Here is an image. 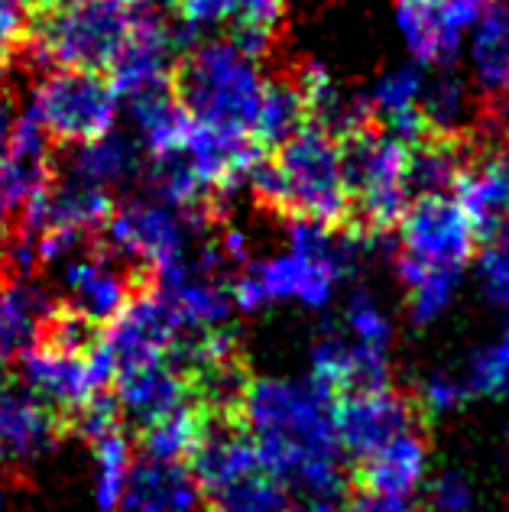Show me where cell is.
<instances>
[{
  "label": "cell",
  "instance_id": "cell-32",
  "mask_svg": "<svg viewBox=\"0 0 509 512\" xmlns=\"http://www.w3.org/2000/svg\"><path fill=\"white\" fill-rule=\"evenodd\" d=\"M308 124L305 117V98L299 91L296 75H279V78H266L263 85V98L257 107V117H253V130L250 137L257 146H276L286 143L292 133L302 130Z\"/></svg>",
  "mask_w": 509,
  "mask_h": 512
},
{
  "label": "cell",
  "instance_id": "cell-12",
  "mask_svg": "<svg viewBox=\"0 0 509 512\" xmlns=\"http://www.w3.org/2000/svg\"><path fill=\"white\" fill-rule=\"evenodd\" d=\"M137 292V276L111 250H78L56 266V299L65 312L88 321L91 328H104L107 321L124 312V305Z\"/></svg>",
  "mask_w": 509,
  "mask_h": 512
},
{
  "label": "cell",
  "instance_id": "cell-44",
  "mask_svg": "<svg viewBox=\"0 0 509 512\" xmlns=\"http://www.w3.org/2000/svg\"><path fill=\"white\" fill-rule=\"evenodd\" d=\"M17 107H13V98L7 94V88L0 85V156H4L7 150V143H10V133H13V124H17ZM7 218V208H4V201H0V221Z\"/></svg>",
  "mask_w": 509,
  "mask_h": 512
},
{
  "label": "cell",
  "instance_id": "cell-4",
  "mask_svg": "<svg viewBox=\"0 0 509 512\" xmlns=\"http://www.w3.org/2000/svg\"><path fill=\"white\" fill-rule=\"evenodd\" d=\"M263 65L227 36H205L179 56L172 91L195 124L250 137L263 98ZM253 140V137H250Z\"/></svg>",
  "mask_w": 509,
  "mask_h": 512
},
{
  "label": "cell",
  "instance_id": "cell-31",
  "mask_svg": "<svg viewBox=\"0 0 509 512\" xmlns=\"http://www.w3.org/2000/svg\"><path fill=\"white\" fill-rule=\"evenodd\" d=\"M477 91L467 75L451 69H428L422 91V117L428 133L435 137H461L477 114Z\"/></svg>",
  "mask_w": 509,
  "mask_h": 512
},
{
  "label": "cell",
  "instance_id": "cell-14",
  "mask_svg": "<svg viewBox=\"0 0 509 512\" xmlns=\"http://www.w3.org/2000/svg\"><path fill=\"white\" fill-rule=\"evenodd\" d=\"M179 36L205 39L224 33L234 46L263 59L286 17V0H179Z\"/></svg>",
  "mask_w": 509,
  "mask_h": 512
},
{
  "label": "cell",
  "instance_id": "cell-19",
  "mask_svg": "<svg viewBox=\"0 0 509 512\" xmlns=\"http://www.w3.org/2000/svg\"><path fill=\"white\" fill-rule=\"evenodd\" d=\"M56 289L36 273H0V363H13L46 341L59 315Z\"/></svg>",
  "mask_w": 509,
  "mask_h": 512
},
{
  "label": "cell",
  "instance_id": "cell-3",
  "mask_svg": "<svg viewBox=\"0 0 509 512\" xmlns=\"http://www.w3.org/2000/svg\"><path fill=\"white\" fill-rule=\"evenodd\" d=\"M247 188L263 208L289 218L347 224L354 211L344 146L315 124H305L286 143H279L273 159H260Z\"/></svg>",
  "mask_w": 509,
  "mask_h": 512
},
{
  "label": "cell",
  "instance_id": "cell-1",
  "mask_svg": "<svg viewBox=\"0 0 509 512\" xmlns=\"http://www.w3.org/2000/svg\"><path fill=\"white\" fill-rule=\"evenodd\" d=\"M334 402L338 396L305 373L250 376L237 406V422L250 435L263 470L302 500H338L347 483Z\"/></svg>",
  "mask_w": 509,
  "mask_h": 512
},
{
  "label": "cell",
  "instance_id": "cell-47",
  "mask_svg": "<svg viewBox=\"0 0 509 512\" xmlns=\"http://www.w3.org/2000/svg\"><path fill=\"white\" fill-rule=\"evenodd\" d=\"M428 512H432V509H428Z\"/></svg>",
  "mask_w": 509,
  "mask_h": 512
},
{
  "label": "cell",
  "instance_id": "cell-37",
  "mask_svg": "<svg viewBox=\"0 0 509 512\" xmlns=\"http://www.w3.org/2000/svg\"><path fill=\"white\" fill-rule=\"evenodd\" d=\"M474 269L480 289H484V299L497 312L509 315V218L480 237Z\"/></svg>",
  "mask_w": 509,
  "mask_h": 512
},
{
  "label": "cell",
  "instance_id": "cell-45",
  "mask_svg": "<svg viewBox=\"0 0 509 512\" xmlns=\"http://www.w3.org/2000/svg\"><path fill=\"white\" fill-rule=\"evenodd\" d=\"M0 512H17V506H13V500H10V493L0 487Z\"/></svg>",
  "mask_w": 509,
  "mask_h": 512
},
{
  "label": "cell",
  "instance_id": "cell-35",
  "mask_svg": "<svg viewBox=\"0 0 509 512\" xmlns=\"http://www.w3.org/2000/svg\"><path fill=\"white\" fill-rule=\"evenodd\" d=\"M338 328L351 341L364 344V347H377V350H390L393 338H396V321L390 315V308H386L380 295L367 286H354L347 292V299L341 305Z\"/></svg>",
  "mask_w": 509,
  "mask_h": 512
},
{
  "label": "cell",
  "instance_id": "cell-13",
  "mask_svg": "<svg viewBox=\"0 0 509 512\" xmlns=\"http://www.w3.org/2000/svg\"><path fill=\"white\" fill-rule=\"evenodd\" d=\"M179 338L182 328L163 295L156 289H137L124 305V312L104 325L98 334V347L111 363V373H120L159 357H172Z\"/></svg>",
  "mask_w": 509,
  "mask_h": 512
},
{
  "label": "cell",
  "instance_id": "cell-22",
  "mask_svg": "<svg viewBox=\"0 0 509 512\" xmlns=\"http://www.w3.org/2000/svg\"><path fill=\"white\" fill-rule=\"evenodd\" d=\"M428 69L415 62H399L383 69L377 78L364 88L370 124L390 133L403 143H419L428 137L425 117H422V91H425Z\"/></svg>",
  "mask_w": 509,
  "mask_h": 512
},
{
  "label": "cell",
  "instance_id": "cell-17",
  "mask_svg": "<svg viewBox=\"0 0 509 512\" xmlns=\"http://www.w3.org/2000/svg\"><path fill=\"white\" fill-rule=\"evenodd\" d=\"M415 419L419 412H415L412 399L406 393H396L390 383L344 393L334 402V425H338V441L347 461H360L370 451H377L399 431L419 425Z\"/></svg>",
  "mask_w": 509,
  "mask_h": 512
},
{
  "label": "cell",
  "instance_id": "cell-30",
  "mask_svg": "<svg viewBox=\"0 0 509 512\" xmlns=\"http://www.w3.org/2000/svg\"><path fill=\"white\" fill-rule=\"evenodd\" d=\"M69 169L78 179L104 188V192H124V188L143 182L146 156L130 133H104L98 140L72 146Z\"/></svg>",
  "mask_w": 509,
  "mask_h": 512
},
{
  "label": "cell",
  "instance_id": "cell-25",
  "mask_svg": "<svg viewBox=\"0 0 509 512\" xmlns=\"http://www.w3.org/2000/svg\"><path fill=\"white\" fill-rule=\"evenodd\" d=\"M464 75L484 104L509 98V0H490L464 39Z\"/></svg>",
  "mask_w": 509,
  "mask_h": 512
},
{
  "label": "cell",
  "instance_id": "cell-42",
  "mask_svg": "<svg viewBox=\"0 0 509 512\" xmlns=\"http://www.w3.org/2000/svg\"><path fill=\"white\" fill-rule=\"evenodd\" d=\"M432 512H471L474 509V487L461 470H441L425 483Z\"/></svg>",
  "mask_w": 509,
  "mask_h": 512
},
{
  "label": "cell",
  "instance_id": "cell-43",
  "mask_svg": "<svg viewBox=\"0 0 509 512\" xmlns=\"http://www.w3.org/2000/svg\"><path fill=\"white\" fill-rule=\"evenodd\" d=\"M344 512H412L409 500H393V496H377L360 490L351 503L344 506Z\"/></svg>",
  "mask_w": 509,
  "mask_h": 512
},
{
  "label": "cell",
  "instance_id": "cell-29",
  "mask_svg": "<svg viewBox=\"0 0 509 512\" xmlns=\"http://www.w3.org/2000/svg\"><path fill=\"white\" fill-rule=\"evenodd\" d=\"M120 114L127 117V133L143 150L146 159L176 153L185 140V133L192 127V117L185 114V107L176 98L172 85L124 98L120 101Z\"/></svg>",
  "mask_w": 509,
  "mask_h": 512
},
{
  "label": "cell",
  "instance_id": "cell-9",
  "mask_svg": "<svg viewBox=\"0 0 509 512\" xmlns=\"http://www.w3.org/2000/svg\"><path fill=\"white\" fill-rule=\"evenodd\" d=\"M26 114L49 133V140L78 146L117 127L120 98L101 72L49 69L33 85Z\"/></svg>",
  "mask_w": 509,
  "mask_h": 512
},
{
  "label": "cell",
  "instance_id": "cell-16",
  "mask_svg": "<svg viewBox=\"0 0 509 512\" xmlns=\"http://www.w3.org/2000/svg\"><path fill=\"white\" fill-rule=\"evenodd\" d=\"M179 43V30H172L156 10L143 7L127 43L120 46L114 62L107 65V82L114 85L117 98L124 101L140 91L169 88L179 62Z\"/></svg>",
  "mask_w": 509,
  "mask_h": 512
},
{
  "label": "cell",
  "instance_id": "cell-20",
  "mask_svg": "<svg viewBox=\"0 0 509 512\" xmlns=\"http://www.w3.org/2000/svg\"><path fill=\"white\" fill-rule=\"evenodd\" d=\"M428 477H432V448H428V438L422 435L419 425L399 431L396 438L357 461L360 490L393 496V500L419 496Z\"/></svg>",
  "mask_w": 509,
  "mask_h": 512
},
{
  "label": "cell",
  "instance_id": "cell-10",
  "mask_svg": "<svg viewBox=\"0 0 509 512\" xmlns=\"http://www.w3.org/2000/svg\"><path fill=\"white\" fill-rule=\"evenodd\" d=\"M17 383L36 402H43L59 419H72L88 402L111 393V363L101 354L98 341L88 350H62L52 344H39L20 360Z\"/></svg>",
  "mask_w": 509,
  "mask_h": 512
},
{
  "label": "cell",
  "instance_id": "cell-7",
  "mask_svg": "<svg viewBox=\"0 0 509 512\" xmlns=\"http://www.w3.org/2000/svg\"><path fill=\"white\" fill-rule=\"evenodd\" d=\"M208 208H179L156 195H127L114 201L104 224L107 250L127 266H146L153 276L185 263L202 244Z\"/></svg>",
  "mask_w": 509,
  "mask_h": 512
},
{
  "label": "cell",
  "instance_id": "cell-2",
  "mask_svg": "<svg viewBox=\"0 0 509 512\" xmlns=\"http://www.w3.org/2000/svg\"><path fill=\"white\" fill-rule=\"evenodd\" d=\"M383 234L347 231V224H321L308 218H289L286 247L250 260L231 279V299L237 315H257L270 305H302L325 312L341 292V282L357 276Z\"/></svg>",
  "mask_w": 509,
  "mask_h": 512
},
{
  "label": "cell",
  "instance_id": "cell-23",
  "mask_svg": "<svg viewBox=\"0 0 509 512\" xmlns=\"http://www.w3.org/2000/svg\"><path fill=\"white\" fill-rule=\"evenodd\" d=\"M308 373L318 383H325L334 396L357 393V389H373L390 383V350L364 347L351 341L341 328H328L318 334L308 354Z\"/></svg>",
  "mask_w": 509,
  "mask_h": 512
},
{
  "label": "cell",
  "instance_id": "cell-26",
  "mask_svg": "<svg viewBox=\"0 0 509 512\" xmlns=\"http://www.w3.org/2000/svg\"><path fill=\"white\" fill-rule=\"evenodd\" d=\"M52 172H56V163H52L49 133L23 111L13 124L4 156H0V201H4L7 214L20 211L52 179Z\"/></svg>",
  "mask_w": 509,
  "mask_h": 512
},
{
  "label": "cell",
  "instance_id": "cell-27",
  "mask_svg": "<svg viewBox=\"0 0 509 512\" xmlns=\"http://www.w3.org/2000/svg\"><path fill=\"white\" fill-rule=\"evenodd\" d=\"M451 195L484 237L490 227L509 218V143H497L490 150L467 156V163L454 182Z\"/></svg>",
  "mask_w": 509,
  "mask_h": 512
},
{
  "label": "cell",
  "instance_id": "cell-28",
  "mask_svg": "<svg viewBox=\"0 0 509 512\" xmlns=\"http://www.w3.org/2000/svg\"><path fill=\"white\" fill-rule=\"evenodd\" d=\"M299 91L305 98V117L308 124L328 130L331 137L347 140L354 133L373 127L367 114L364 91H347L325 62L308 59L296 72Z\"/></svg>",
  "mask_w": 509,
  "mask_h": 512
},
{
  "label": "cell",
  "instance_id": "cell-6",
  "mask_svg": "<svg viewBox=\"0 0 509 512\" xmlns=\"http://www.w3.org/2000/svg\"><path fill=\"white\" fill-rule=\"evenodd\" d=\"M480 234L451 192L415 195L396 224L393 273L409 289L425 276H461L474 263Z\"/></svg>",
  "mask_w": 509,
  "mask_h": 512
},
{
  "label": "cell",
  "instance_id": "cell-46",
  "mask_svg": "<svg viewBox=\"0 0 509 512\" xmlns=\"http://www.w3.org/2000/svg\"><path fill=\"white\" fill-rule=\"evenodd\" d=\"M0 464H4V457H0Z\"/></svg>",
  "mask_w": 509,
  "mask_h": 512
},
{
  "label": "cell",
  "instance_id": "cell-5",
  "mask_svg": "<svg viewBox=\"0 0 509 512\" xmlns=\"http://www.w3.org/2000/svg\"><path fill=\"white\" fill-rule=\"evenodd\" d=\"M140 10L137 0H65L36 13L26 49L49 69L107 72Z\"/></svg>",
  "mask_w": 509,
  "mask_h": 512
},
{
  "label": "cell",
  "instance_id": "cell-48",
  "mask_svg": "<svg viewBox=\"0 0 509 512\" xmlns=\"http://www.w3.org/2000/svg\"><path fill=\"white\" fill-rule=\"evenodd\" d=\"M211 512H214V509H211Z\"/></svg>",
  "mask_w": 509,
  "mask_h": 512
},
{
  "label": "cell",
  "instance_id": "cell-11",
  "mask_svg": "<svg viewBox=\"0 0 509 512\" xmlns=\"http://www.w3.org/2000/svg\"><path fill=\"white\" fill-rule=\"evenodd\" d=\"M490 0H396L393 26L409 62L422 69H451L464 39Z\"/></svg>",
  "mask_w": 509,
  "mask_h": 512
},
{
  "label": "cell",
  "instance_id": "cell-18",
  "mask_svg": "<svg viewBox=\"0 0 509 512\" xmlns=\"http://www.w3.org/2000/svg\"><path fill=\"white\" fill-rule=\"evenodd\" d=\"M111 399L120 412V419L137 425V428L195 402L189 376H185V370L179 367L176 354L114 373Z\"/></svg>",
  "mask_w": 509,
  "mask_h": 512
},
{
  "label": "cell",
  "instance_id": "cell-41",
  "mask_svg": "<svg viewBox=\"0 0 509 512\" xmlns=\"http://www.w3.org/2000/svg\"><path fill=\"white\" fill-rule=\"evenodd\" d=\"M33 4L30 0H0V78L17 59V52L30 39L33 26Z\"/></svg>",
  "mask_w": 509,
  "mask_h": 512
},
{
  "label": "cell",
  "instance_id": "cell-38",
  "mask_svg": "<svg viewBox=\"0 0 509 512\" xmlns=\"http://www.w3.org/2000/svg\"><path fill=\"white\" fill-rule=\"evenodd\" d=\"M412 406L419 415H432V419H445V415L461 412L471 402V389H467L461 370H432L415 380L412 389Z\"/></svg>",
  "mask_w": 509,
  "mask_h": 512
},
{
  "label": "cell",
  "instance_id": "cell-24",
  "mask_svg": "<svg viewBox=\"0 0 509 512\" xmlns=\"http://www.w3.org/2000/svg\"><path fill=\"white\" fill-rule=\"evenodd\" d=\"M205 490L189 461L133 457L120 512H202Z\"/></svg>",
  "mask_w": 509,
  "mask_h": 512
},
{
  "label": "cell",
  "instance_id": "cell-36",
  "mask_svg": "<svg viewBox=\"0 0 509 512\" xmlns=\"http://www.w3.org/2000/svg\"><path fill=\"white\" fill-rule=\"evenodd\" d=\"M461 376L474 399L509 402V315L506 328L497 338L471 350V357L461 367Z\"/></svg>",
  "mask_w": 509,
  "mask_h": 512
},
{
  "label": "cell",
  "instance_id": "cell-40",
  "mask_svg": "<svg viewBox=\"0 0 509 512\" xmlns=\"http://www.w3.org/2000/svg\"><path fill=\"white\" fill-rule=\"evenodd\" d=\"M461 276H425L406 289V315L415 328H432L458 299Z\"/></svg>",
  "mask_w": 509,
  "mask_h": 512
},
{
  "label": "cell",
  "instance_id": "cell-21",
  "mask_svg": "<svg viewBox=\"0 0 509 512\" xmlns=\"http://www.w3.org/2000/svg\"><path fill=\"white\" fill-rule=\"evenodd\" d=\"M62 419L36 402L10 376L0 380V457L17 464H36L62 441Z\"/></svg>",
  "mask_w": 509,
  "mask_h": 512
},
{
  "label": "cell",
  "instance_id": "cell-33",
  "mask_svg": "<svg viewBox=\"0 0 509 512\" xmlns=\"http://www.w3.org/2000/svg\"><path fill=\"white\" fill-rule=\"evenodd\" d=\"M467 146L461 137H435L428 133L425 140L412 143L409 150V188L415 195H435V192H451L454 182L467 163Z\"/></svg>",
  "mask_w": 509,
  "mask_h": 512
},
{
  "label": "cell",
  "instance_id": "cell-8",
  "mask_svg": "<svg viewBox=\"0 0 509 512\" xmlns=\"http://www.w3.org/2000/svg\"><path fill=\"white\" fill-rule=\"evenodd\" d=\"M351 208L357 211L360 227L370 234L396 231L399 218L412 201L409 188V150L412 146L390 137L383 130H360L341 140Z\"/></svg>",
  "mask_w": 509,
  "mask_h": 512
},
{
  "label": "cell",
  "instance_id": "cell-39",
  "mask_svg": "<svg viewBox=\"0 0 509 512\" xmlns=\"http://www.w3.org/2000/svg\"><path fill=\"white\" fill-rule=\"evenodd\" d=\"M214 512H286L289 490L266 470L234 483L231 490L211 496Z\"/></svg>",
  "mask_w": 509,
  "mask_h": 512
},
{
  "label": "cell",
  "instance_id": "cell-15",
  "mask_svg": "<svg viewBox=\"0 0 509 512\" xmlns=\"http://www.w3.org/2000/svg\"><path fill=\"white\" fill-rule=\"evenodd\" d=\"M114 195L104 188L78 179L69 169L52 172V179L39 188V192L17 211V227L30 234L46 231H65L75 237L91 240L98 231H104L107 218H111Z\"/></svg>",
  "mask_w": 509,
  "mask_h": 512
},
{
  "label": "cell",
  "instance_id": "cell-34",
  "mask_svg": "<svg viewBox=\"0 0 509 512\" xmlns=\"http://www.w3.org/2000/svg\"><path fill=\"white\" fill-rule=\"evenodd\" d=\"M208 415L192 402L140 428V454L159 461H189L205 435Z\"/></svg>",
  "mask_w": 509,
  "mask_h": 512
}]
</instances>
